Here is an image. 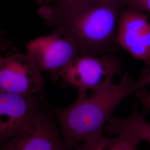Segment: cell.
Instances as JSON below:
<instances>
[{"label":"cell","instance_id":"cell-8","mask_svg":"<svg viewBox=\"0 0 150 150\" xmlns=\"http://www.w3.org/2000/svg\"><path fill=\"white\" fill-rule=\"evenodd\" d=\"M116 38L118 45L135 59L150 61V21L141 11L127 8L118 20Z\"/></svg>","mask_w":150,"mask_h":150},{"label":"cell","instance_id":"cell-6","mask_svg":"<svg viewBox=\"0 0 150 150\" xmlns=\"http://www.w3.org/2000/svg\"><path fill=\"white\" fill-rule=\"evenodd\" d=\"M44 85L41 71L27 54L15 52L1 57V92L35 95L42 92Z\"/></svg>","mask_w":150,"mask_h":150},{"label":"cell","instance_id":"cell-4","mask_svg":"<svg viewBox=\"0 0 150 150\" xmlns=\"http://www.w3.org/2000/svg\"><path fill=\"white\" fill-rule=\"evenodd\" d=\"M27 54L41 72H48L54 82L62 71L80 55L76 44L70 38L54 32L36 38L26 44Z\"/></svg>","mask_w":150,"mask_h":150},{"label":"cell","instance_id":"cell-9","mask_svg":"<svg viewBox=\"0 0 150 150\" xmlns=\"http://www.w3.org/2000/svg\"><path fill=\"white\" fill-rule=\"evenodd\" d=\"M103 132L108 136L129 134L138 139L140 143L146 142L150 146V122L135 108L126 118L112 116L104 127Z\"/></svg>","mask_w":150,"mask_h":150},{"label":"cell","instance_id":"cell-7","mask_svg":"<svg viewBox=\"0 0 150 150\" xmlns=\"http://www.w3.org/2000/svg\"><path fill=\"white\" fill-rule=\"evenodd\" d=\"M1 145L0 150H72L65 144L46 107L31 127Z\"/></svg>","mask_w":150,"mask_h":150},{"label":"cell","instance_id":"cell-15","mask_svg":"<svg viewBox=\"0 0 150 150\" xmlns=\"http://www.w3.org/2000/svg\"></svg>","mask_w":150,"mask_h":150},{"label":"cell","instance_id":"cell-1","mask_svg":"<svg viewBox=\"0 0 150 150\" xmlns=\"http://www.w3.org/2000/svg\"><path fill=\"white\" fill-rule=\"evenodd\" d=\"M150 83V71L134 80L125 74L118 83L107 81L90 96L77 97L67 107L54 110L66 146L73 150L86 139L103 133L114 110L126 97Z\"/></svg>","mask_w":150,"mask_h":150},{"label":"cell","instance_id":"cell-2","mask_svg":"<svg viewBox=\"0 0 150 150\" xmlns=\"http://www.w3.org/2000/svg\"><path fill=\"white\" fill-rule=\"evenodd\" d=\"M125 5L121 0H96L75 4L48 17L54 32L70 38L80 55H97L117 44V28Z\"/></svg>","mask_w":150,"mask_h":150},{"label":"cell","instance_id":"cell-12","mask_svg":"<svg viewBox=\"0 0 150 150\" xmlns=\"http://www.w3.org/2000/svg\"><path fill=\"white\" fill-rule=\"evenodd\" d=\"M124 5L130 9L150 13V0H121Z\"/></svg>","mask_w":150,"mask_h":150},{"label":"cell","instance_id":"cell-5","mask_svg":"<svg viewBox=\"0 0 150 150\" xmlns=\"http://www.w3.org/2000/svg\"><path fill=\"white\" fill-rule=\"evenodd\" d=\"M46 107L41 97L0 92L1 144L31 127Z\"/></svg>","mask_w":150,"mask_h":150},{"label":"cell","instance_id":"cell-3","mask_svg":"<svg viewBox=\"0 0 150 150\" xmlns=\"http://www.w3.org/2000/svg\"><path fill=\"white\" fill-rule=\"evenodd\" d=\"M118 71V65L110 57L80 55L62 71L59 78L77 91V97L82 98L113 79Z\"/></svg>","mask_w":150,"mask_h":150},{"label":"cell","instance_id":"cell-14","mask_svg":"<svg viewBox=\"0 0 150 150\" xmlns=\"http://www.w3.org/2000/svg\"><path fill=\"white\" fill-rule=\"evenodd\" d=\"M35 1L38 5L40 6V7L49 5L54 1V0H35Z\"/></svg>","mask_w":150,"mask_h":150},{"label":"cell","instance_id":"cell-13","mask_svg":"<svg viewBox=\"0 0 150 150\" xmlns=\"http://www.w3.org/2000/svg\"><path fill=\"white\" fill-rule=\"evenodd\" d=\"M136 93L142 105V114L145 116L150 111V91L144 87L136 91Z\"/></svg>","mask_w":150,"mask_h":150},{"label":"cell","instance_id":"cell-11","mask_svg":"<svg viewBox=\"0 0 150 150\" xmlns=\"http://www.w3.org/2000/svg\"><path fill=\"white\" fill-rule=\"evenodd\" d=\"M93 1L96 0H54L49 5L40 7L38 9V13L44 20H46L54 13L71 6Z\"/></svg>","mask_w":150,"mask_h":150},{"label":"cell","instance_id":"cell-10","mask_svg":"<svg viewBox=\"0 0 150 150\" xmlns=\"http://www.w3.org/2000/svg\"><path fill=\"white\" fill-rule=\"evenodd\" d=\"M106 136L103 133L86 139L72 150H138L140 142L131 135L118 134Z\"/></svg>","mask_w":150,"mask_h":150}]
</instances>
